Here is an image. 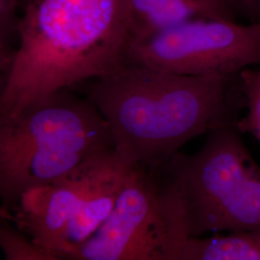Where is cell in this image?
Returning a JSON list of instances; mask_svg holds the SVG:
<instances>
[{
    "label": "cell",
    "instance_id": "6da1fadb",
    "mask_svg": "<svg viewBox=\"0 0 260 260\" xmlns=\"http://www.w3.org/2000/svg\"><path fill=\"white\" fill-rule=\"evenodd\" d=\"M239 75H175L123 64L80 86L118 155L131 167L154 169L190 140L237 124L246 110Z\"/></svg>",
    "mask_w": 260,
    "mask_h": 260
},
{
    "label": "cell",
    "instance_id": "7a4b0ae2",
    "mask_svg": "<svg viewBox=\"0 0 260 260\" xmlns=\"http://www.w3.org/2000/svg\"><path fill=\"white\" fill-rule=\"evenodd\" d=\"M130 41L125 0H24L0 90V119L111 74Z\"/></svg>",
    "mask_w": 260,
    "mask_h": 260
},
{
    "label": "cell",
    "instance_id": "3957f363",
    "mask_svg": "<svg viewBox=\"0 0 260 260\" xmlns=\"http://www.w3.org/2000/svg\"><path fill=\"white\" fill-rule=\"evenodd\" d=\"M154 170L185 240L260 230V167L237 124L208 132L196 153L177 151Z\"/></svg>",
    "mask_w": 260,
    "mask_h": 260
},
{
    "label": "cell",
    "instance_id": "277c9868",
    "mask_svg": "<svg viewBox=\"0 0 260 260\" xmlns=\"http://www.w3.org/2000/svg\"><path fill=\"white\" fill-rule=\"evenodd\" d=\"M113 148L91 101L64 90L0 119V206L14 214L28 190L63 177Z\"/></svg>",
    "mask_w": 260,
    "mask_h": 260
},
{
    "label": "cell",
    "instance_id": "5b68a950",
    "mask_svg": "<svg viewBox=\"0 0 260 260\" xmlns=\"http://www.w3.org/2000/svg\"><path fill=\"white\" fill-rule=\"evenodd\" d=\"M123 64L175 75H239L260 66V20H185L130 41Z\"/></svg>",
    "mask_w": 260,
    "mask_h": 260
},
{
    "label": "cell",
    "instance_id": "8992f818",
    "mask_svg": "<svg viewBox=\"0 0 260 260\" xmlns=\"http://www.w3.org/2000/svg\"><path fill=\"white\" fill-rule=\"evenodd\" d=\"M185 242L155 170L133 167L109 217L64 260H178Z\"/></svg>",
    "mask_w": 260,
    "mask_h": 260
},
{
    "label": "cell",
    "instance_id": "52a82bcc",
    "mask_svg": "<svg viewBox=\"0 0 260 260\" xmlns=\"http://www.w3.org/2000/svg\"><path fill=\"white\" fill-rule=\"evenodd\" d=\"M109 149L88 158L65 176L28 190L19 199L13 223L53 259L60 260L70 224Z\"/></svg>",
    "mask_w": 260,
    "mask_h": 260
},
{
    "label": "cell",
    "instance_id": "ba28073f",
    "mask_svg": "<svg viewBox=\"0 0 260 260\" xmlns=\"http://www.w3.org/2000/svg\"><path fill=\"white\" fill-rule=\"evenodd\" d=\"M133 167L114 148L103 155L83 203L70 224L60 260L95 233L111 214Z\"/></svg>",
    "mask_w": 260,
    "mask_h": 260
},
{
    "label": "cell",
    "instance_id": "9c48e42d",
    "mask_svg": "<svg viewBox=\"0 0 260 260\" xmlns=\"http://www.w3.org/2000/svg\"><path fill=\"white\" fill-rule=\"evenodd\" d=\"M125 2L130 41L147 37L189 19H234L231 0H125Z\"/></svg>",
    "mask_w": 260,
    "mask_h": 260
},
{
    "label": "cell",
    "instance_id": "30bf717a",
    "mask_svg": "<svg viewBox=\"0 0 260 260\" xmlns=\"http://www.w3.org/2000/svg\"><path fill=\"white\" fill-rule=\"evenodd\" d=\"M178 260H260V230L188 238Z\"/></svg>",
    "mask_w": 260,
    "mask_h": 260
},
{
    "label": "cell",
    "instance_id": "8fae6325",
    "mask_svg": "<svg viewBox=\"0 0 260 260\" xmlns=\"http://www.w3.org/2000/svg\"><path fill=\"white\" fill-rule=\"evenodd\" d=\"M0 249L7 260H54L50 254L37 247L12 221L1 216Z\"/></svg>",
    "mask_w": 260,
    "mask_h": 260
},
{
    "label": "cell",
    "instance_id": "7c38bea8",
    "mask_svg": "<svg viewBox=\"0 0 260 260\" xmlns=\"http://www.w3.org/2000/svg\"><path fill=\"white\" fill-rule=\"evenodd\" d=\"M239 75L247 113L237 122V127L242 134L249 133L260 143V66L248 68Z\"/></svg>",
    "mask_w": 260,
    "mask_h": 260
},
{
    "label": "cell",
    "instance_id": "4fadbf2b",
    "mask_svg": "<svg viewBox=\"0 0 260 260\" xmlns=\"http://www.w3.org/2000/svg\"><path fill=\"white\" fill-rule=\"evenodd\" d=\"M24 0H0V45L14 50L16 26Z\"/></svg>",
    "mask_w": 260,
    "mask_h": 260
},
{
    "label": "cell",
    "instance_id": "5bb4252c",
    "mask_svg": "<svg viewBox=\"0 0 260 260\" xmlns=\"http://www.w3.org/2000/svg\"><path fill=\"white\" fill-rule=\"evenodd\" d=\"M9 63V58H7L6 56H4L0 53V90H1L2 84H3V81H4V77H5V75H6V72H7Z\"/></svg>",
    "mask_w": 260,
    "mask_h": 260
},
{
    "label": "cell",
    "instance_id": "9a60e30c",
    "mask_svg": "<svg viewBox=\"0 0 260 260\" xmlns=\"http://www.w3.org/2000/svg\"><path fill=\"white\" fill-rule=\"evenodd\" d=\"M233 3H238L247 9H259L260 0H231Z\"/></svg>",
    "mask_w": 260,
    "mask_h": 260
},
{
    "label": "cell",
    "instance_id": "2e32d148",
    "mask_svg": "<svg viewBox=\"0 0 260 260\" xmlns=\"http://www.w3.org/2000/svg\"><path fill=\"white\" fill-rule=\"evenodd\" d=\"M0 53L4 56H6V57H9L10 54H11L9 49L5 47H3L2 45H0Z\"/></svg>",
    "mask_w": 260,
    "mask_h": 260
},
{
    "label": "cell",
    "instance_id": "e0dca14e",
    "mask_svg": "<svg viewBox=\"0 0 260 260\" xmlns=\"http://www.w3.org/2000/svg\"><path fill=\"white\" fill-rule=\"evenodd\" d=\"M0 216H1V217H4V218H9L10 213L8 211H6L4 208H2V207L0 206Z\"/></svg>",
    "mask_w": 260,
    "mask_h": 260
}]
</instances>
